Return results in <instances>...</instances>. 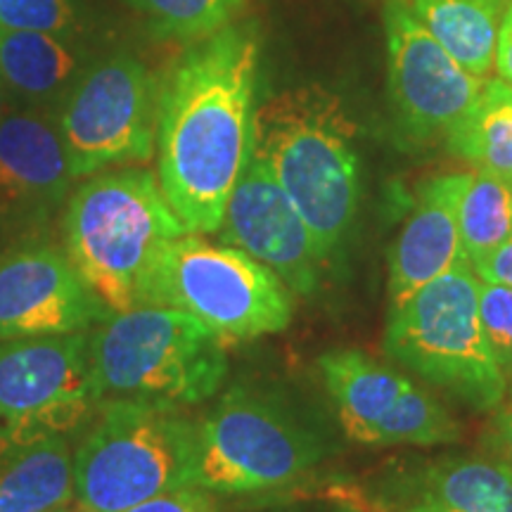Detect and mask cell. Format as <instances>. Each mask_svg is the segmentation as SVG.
Segmentation results:
<instances>
[{
  "instance_id": "6da1fadb",
  "label": "cell",
  "mask_w": 512,
  "mask_h": 512,
  "mask_svg": "<svg viewBox=\"0 0 512 512\" xmlns=\"http://www.w3.org/2000/svg\"><path fill=\"white\" fill-rule=\"evenodd\" d=\"M259 36L223 27L178 57L159 88L157 178L190 233H216L252 152Z\"/></svg>"
},
{
  "instance_id": "7a4b0ae2",
  "label": "cell",
  "mask_w": 512,
  "mask_h": 512,
  "mask_svg": "<svg viewBox=\"0 0 512 512\" xmlns=\"http://www.w3.org/2000/svg\"><path fill=\"white\" fill-rule=\"evenodd\" d=\"M356 126L328 88L299 86L256 107L252 152L299 211L320 259L349 233L358 204Z\"/></svg>"
},
{
  "instance_id": "3957f363",
  "label": "cell",
  "mask_w": 512,
  "mask_h": 512,
  "mask_svg": "<svg viewBox=\"0 0 512 512\" xmlns=\"http://www.w3.org/2000/svg\"><path fill=\"white\" fill-rule=\"evenodd\" d=\"M57 230L64 254L110 313L136 309L159 245L190 233L145 166L88 176L69 195Z\"/></svg>"
},
{
  "instance_id": "277c9868",
  "label": "cell",
  "mask_w": 512,
  "mask_h": 512,
  "mask_svg": "<svg viewBox=\"0 0 512 512\" xmlns=\"http://www.w3.org/2000/svg\"><path fill=\"white\" fill-rule=\"evenodd\" d=\"M88 351L100 403L188 408L216 396L228 377L226 344L197 318L166 306L112 313L88 332Z\"/></svg>"
},
{
  "instance_id": "5b68a950",
  "label": "cell",
  "mask_w": 512,
  "mask_h": 512,
  "mask_svg": "<svg viewBox=\"0 0 512 512\" xmlns=\"http://www.w3.org/2000/svg\"><path fill=\"white\" fill-rule=\"evenodd\" d=\"M138 306H166L197 318L223 344L290 328V287L247 252L185 233L159 245L140 283Z\"/></svg>"
},
{
  "instance_id": "8992f818",
  "label": "cell",
  "mask_w": 512,
  "mask_h": 512,
  "mask_svg": "<svg viewBox=\"0 0 512 512\" xmlns=\"http://www.w3.org/2000/svg\"><path fill=\"white\" fill-rule=\"evenodd\" d=\"M195 420L166 403L102 401L74 448L79 512H124L188 479Z\"/></svg>"
},
{
  "instance_id": "52a82bcc",
  "label": "cell",
  "mask_w": 512,
  "mask_h": 512,
  "mask_svg": "<svg viewBox=\"0 0 512 512\" xmlns=\"http://www.w3.org/2000/svg\"><path fill=\"white\" fill-rule=\"evenodd\" d=\"M384 351L475 411H494L508 392L479 316V278L467 259L389 311Z\"/></svg>"
},
{
  "instance_id": "ba28073f",
  "label": "cell",
  "mask_w": 512,
  "mask_h": 512,
  "mask_svg": "<svg viewBox=\"0 0 512 512\" xmlns=\"http://www.w3.org/2000/svg\"><path fill=\"white\" fill-rule=\"evenodd\" d=\"M320 458V441L287 408L235 387L195 420L185 486L216 496L271 491L297 482Z\"/></svg>"
},
{
  "instance_id": "9c48e42d",
  "label": "cell",
  "mask_w": 512,
  "mask_h": 512,
  "mask_svg": "<svg viewBox=\"0 0 512 512\" xmlns=\"http://www.w3.org/2000/svg\"><path fill=\"white\" fill-rule=\"evenodd\" d=\"M159 88L157 76L133 55L98 57L86 69L55 112L74 178L155 157Z\"/></svg>"
},
{
  "instance_id": "30bf717a",
  "label": "cell",
  "mask_w": 512,
  "mask_h": 512,
  "mask_svg": "<svg viewBox=\"0 0 512 512\" xmlns=\"http://www.w3.org/2000/svg\"><path fill=\"white\" fill-rule=\"evenodd\" d=\"M98 406L88 332L0 342V451L43 437L72 439Z\"/></svg>"
},
{
  "instance_id": "8fae6325",
  "label": "cell",
  "mask_w": 512,
  "mask_h": 512,
  "mask_svg": "<svg viewBox=\"0 0 512 512\" xmlns=\"http://www.w3.org/2000/svg\"><path fill=\"white\" fill-rule=\"evenodd\" d=\"M339 425L363 446H441L460 439V425L430 392L399 370L356 349L318 358Z\"/></svg>"
},
{
  "instance_id": "7c38bea8",
  "label": "cell",
  "mask_w": 512,
  "mask_h": 512,
  "mask_svg": "<svg viewBox=\"0 0 512 512\" xmlns=\"http://www.w3.org/2000/svg\"><path fill=\"white\" fill-rule=\"evenodd\" d=\"M76 178L69 169L55 117L5 112L0 121V247L50 240Z\"/></svg>"
},
{
  "instance_id": "4fadbf2b",
  "label": "cell",
  "mask_w": 512,
  "mask_h": 512,
  "mask_svg": "<svg viewBox=\"0 0 512 512\" xmlns=\"http://www.w3.org/2000/svg\"><path fill=\"white\" fill-rule=\"evenodd\" d=\"M389 88L403 131L415 140L448 136L470 112L486 79L453 60L406 3L384 12Z\"/></svg>"
},
{
  "instance_id": "5bb4252c",
  "label": "cell",
  "mask_w": 512,
  "mask_h": 512,
  "mask_svg": "<svg viewBox=\"0 0 512 512\" xmlns=\"http://www.w3.org/2000/svg\"><path fill=\"white\" fill-rule=\"evenodd\" d=\"M110 316L60 242L0 247V342L91 332Z\"/></svg>"
},
{
  "instance_id": "9a60e30c",
  "label": "cell",
  "mask_w": 512,
  "mask_h": 512,
  "mask_svg": "<svg viewBox=\"0 0 512 512\" xmlns=\"http://www.w3.org/2000/svg\"><path fill=\"white\" fill-rule=\"evenodd\" d=\"M216 233L223 245L238 247L271 268L290 292L306 297L316 292L323 259L311 230L266 164L252 155Z\"/></svg>"
},
{
  "instance_id": "2e32d148",
  "label": "cell",
  "mask_w": 512,
  "mask_h": 512,
  "mask_svg": "<svg viewBox=\"0 0 512 512\" xmlns=\"http://www.w3.org/2000/svg\"><path fill=\"white\" fill-rule=\"evenodd\" d=\"M470 174H441L425 181L389 254V311L465 259L460 242V200Z\"/></svg>"
},
{
  "instance_id": "e0dca14e",
  "label": "cell",
  "mask_w": 512,
  "mask_h": 512,
  "mask_svg": "<svg viewBox=\"0 0 512 512\" xmlns=\"http://www.w3.org/2000/svg\"><path fill=\"white\" fill-rule=\"evenodd\" d=\"M98 60L81 34H41L0 27V86L17 107L55 117L72 88Z\"/></svg>"
},
{
  "instance_id": "ac0fdd59",
  "label": "cell",
  "mask_w": 512,
  "mask_h": 512,
  "mask_svg": "<svg viewBox=\"0 0 512 512\" xmlns=\"http://www.w3.org/2000/svg\"><path fill=\"white\" fill-rule=\"evenodd\" d=\"M69 437H43L0 451V512H57L74 505Z\"/></svg>"
},
{
  "instance_id": "d6986e66",
  "label": "cell",
  "mask_w": 512,
  "mask_h": 512,
  "mask_svg": "<svg viewBox=\"0 0 512 512\" xmlns=\"http://www.w3.org/2000/svg\"><path fill=\"white\" fill-rule=\"evenodd\" d=\"M510 0H413L422 27L470 74L486 79L496 62V41Z\"/></svg>"
},
{
  "instance_id": "ffe728a7",
  "label": "cell",
  "mask_w": 512,
  "mask_h": 512,
  "mask_svg": "<svg viewBox=\"0 0 512 512\" xmlns=\"http://www.w3.org/2000/svg\"><path fill=\"white\" fill-rule=\"evenodd\" d=\"M422 503L437 512H512V467L498 458H444L422 475Z\"/></svg>"
},
{
  "instance_id": "44dd1931",
  "label": "cell",
  "mask_w": 512,
  "mask_h": 512,
  "mask_svg": "<svg viewBox=\"0 0 512 512\" xmlns=\"http://www.w3.org/2000/svg\"><path fill=\"white\" fill-rule=\"evenodd\" d=\"M446 145L463 162L512 178V86L486 81L470 112L448 131Z\"/></svg>"
},
{
  "instance_id": "7402d4cb",
  "label": "cell",
  "mask_w": 512,
  "mask_h": 512,
  "mask_svg": "<svg viewBox=\"0 0 512 512\" xmlns=\"http://www.w3.org/2000/svg\"><path fill=\"white\" fill-rule=\"evenodd\" d=\"M512 233V178L477 169L460 200V242L470 264Z\"/></svg>"
},
{
  "instance_id": "603a6c76",
  "label": "cell",
  "mask_w": 512,
  "mask_h": 512,
  "mask_svg": "<svg viewBox=\"0 0 512 512\" xmlns=\"http://www.w3.org/2000/svg\"><path fill=\"white\" fill-rule=\"evenodd\" d=\"M159 36L207 38L233 19L245 0H126Z\"/></svg>"
},
{
  "instance_id": "cb8c5ba5",
  "label": "cell",
  "mask_w": 512,
  "mask_h": 512,
  "mask_svg": "<svg viewBox=\"0 0 512 512\" xmlns=\"http://www.w3.org/2000/svg\"><path fill=\"white\" fill-rule=\"evenodd\" d=\"M83 0H0V27L41 34H81Z\"/></svg>"
},
{
  "instance_id": "d4e9b609",
  "label": "cell",
  "mask_w": 512,
  "mask_h": 512,
  "mask_svg": "<svg viewBox=\"0 0 512 512\" xmlns=\"http://www.w3.org/2000/svg\"><path fill=\"white\" fill-rule=\"evenodd\" d=\"M479 316L496 363L512 382V287L479 280Z\"/></svg>"
},
{
  "instance_id": "484cf974",
  "label": "cell",
  "mask_w": 512,
  "mask_h": 512,
  "mask_svg": "<svg viewBox=\"0 0 512 512\" xmlns=\"http://www.w3.org/2000/svg\"><path fill=\"white\" fill-rule=\"evenodd\" d=\"M124 512H223L219 496L200 486H181L133 505Z\"/></svg>"
},
{
  "instance_id": "4316f807",
  "label": "cell",
  "mask_w": 512,
  "mask_h": 512,
  "mask_svg": "<svg viewBox=\"0 0 512 512\" xmlns=\"http://www.w3.org/2000/svg\"><path fill=\"white\" fill-rule=\"evenodd\" d=\"M472 268H475L477 278L482 280V283L512 287V233L494 249V252H489L484 259L475 261Z\"/></svg>"
},
{
  "instance_id": "83f0119b",
  "label": "cell",
  "mask_w": 512,
  "mask_h": 512,
  "mask_svg": "<svg viewBox=\"0 0 512 512\" xmlns=\"http://www.w3.org/2000/svg\"><path fill=\"white\" fill-rule=\"evenodd\" d=\"M484 446L512 467V406L501 408L484 434Z\"/></svg>"
},
{
  "instance_id": "f1b7e54d",
  "label": "cell",
  "mask_w": 512,
  "mask_h": 512,
  "mask_svg": "<svg viewBox=\"0 0 512 512\" xmlns=\"http://www.w3.org/2000/svg\"><path fill=\"white\" fill-rule=\"evenodd\" d=\"M496 72L501 76V81L512 86V0L508 8L503 12L501 29H498V41H496Z\"/></svg>"
},
{
  "instance_id": "f546056e",
  "label": "cell",
  "mask_w": 512,
  "mask_h": 512,
  "mask_svg": "<svg viewBox=\"0 0 512 512\" xmlns=\"http://www.w3.org/2000/svg\"><path fill=\"white\" fill-rule=\"evenodd\" d=\"M5 112H8V95H5L3 86H0V121H3Z\"/></svg>"
},
{
  "instance_id": "4dcf8cb0",
  "label": "cell",
  "mask_w": 512,
  "mask_h": 512,
  "mask_svg": "<svg viewBox=\"0 0 512 512\" xmlns=\"http://www.w3.org/2000/svg\"><path fill=\"white\" fill-rule=\"evenodd\" d=\"M401 512H437V510L430 508V505H427V503H420V505H413V508H406V510H401Z\"/></svg>"
},
{
  "instance_id": "1f68e13d",
  "label": "cell",
  "mask_w": 512,
  "mask_h": 512,
  "mask_svg": "<svg viewBox=\"0 0 512 512\" xmlns=\"http://www.w3.org/2000/svg\"><path fill=\"white\" fill-rule=\"evenodd\" d=\"M57 512H79V510H76V505H72V508H64V510H57Z\"/></svg>"
},
{
  "instance_id": "d6a6232c",
  "label": "cell",
  "mask_w": 512,
  "mask_h": 512,
  "mask_svg": "<svg viewBox=\"0 0 512 512\" xmlns=\"http://www.w3.org/2000/svg\"><path fill=\"white\" fill-rule=\"evenodd\" d=\"M342 512H356V510H342Z\"/></svg>"
}]
</instances>
